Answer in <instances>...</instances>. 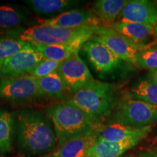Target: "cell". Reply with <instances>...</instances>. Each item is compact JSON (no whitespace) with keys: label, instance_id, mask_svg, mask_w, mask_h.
<instances>
[{"label":"cell","instance_id":"13","mask_svg":"<svg viewBox=\"0 0 157 157\" xmlns=\"http://www.w3.org/2000/svg\"><path fill=\"white\" fill-rule=\"evenodd\" d=\"M151 126L136 128L113 123L99 129L98 140L119 143L133 138L144 139L151 132Z\"/></svg>","mask_w":157,"mask_h":157},{"label":"cell","instance_id":"10","mask_svg":"<svg viewBox=\"0 0 157 157\" xmlns=\"http://www.w3.org/2000/svg\"><path fill=\"white\" fill-rule=\"evenodd\" d=\"M39 25H52L66 29H78L87 26H101V21L93 10L76 9L66 12L50 18L39 20Z\"/></svg>","mask_w":157,"mask_h":157},{"label":"cell","instance_id":"2","mask_svg":"<svg viewBox=\"0 0 157 157\" xmlns=\"http://www.w3.org/2000/svg\"><path fill=\"white\" fill-rule=\"evenodd\" d=\"M53 126L58 146L74 137L98 130V124L75 104L68 101L45 109Z\"/></svg>","mask_w":157,"mask_h":157},{"label":"cell","instance_id":"6","mask_svg":"<svg viewBox=\"0 0 157 157\" xmlns=\"http://www.w3.org/2000/svg\"><path fill=\"white\" fill-rule=\"evenodd\" d=\"M91 39L105 45L121 60L132 63H136L139 54L150 48V46L137 44L113 29L103 25L97 29Z\"/></svg>","mask_w":157,"mask_h":157},{"label":"cell","instance_id":"31","mask_svg":"<svg viewBox=\"0 0 157 157\" xmlns=\"http://www.w3.org/2000/svg\"><path fill=\"white\" fill-rule=\"evenodd\" d=\"M2 65L1 64V63H0V73H1V70H2Z\"/></svg>","mask_w":157,"mask_h":157},{"label":"cell","instance_id":"24","mask_svg":"<svg viewBox=\"0 0 157 157\" xmlns=\"http://www.w3.org/2000/svg\"><path fill=\"white\" fill-rule=\"evenodd\" d=\"M13 34L14 32L8 33L0 36V63L2 65L7 58L24 48L29 43L22 40L20 36H15Z\"/></svg>","mask_w":157,"mask_h":157},{"label":"cell","instance_id":"4","mask_svg":"<svg viewBox=\"0 0 157 157\" xmlns=\"http://www.w3.org/2000/svg\"><path fill=\"white\" fill-rule=\"evenodd\" d=\"M100 26L66 29L52 25H35L21 31L19 36L33 44H84L95 34Z\"/></svg>","mask_w":157,"mask_h":157},{"label":"cell","instance_id":"9","mask_svg":"<svg viewBox=\"0 0 157 157\" xmlns=\"http://www.w3.org/2000/svg\"><path fill=\"white\" fill-rule=\"evenodd\" d=\"M58 72L61 76L67 91L71 94L94 80L89 68L78 53L60 63Z\"/></svg>","mask_w":157,"mask_h":157},{"label":"cell","instance_id":"14","mask_svg":"<svg viewBox=\"0 0 157 157\" xmlns=\"http://www.w3.org/2000/svg\"><path fill=\"white\" fill-rule=\"evenodd\" d=\"M98 130L66 141L57 147L52 154L57 157H87L90 148L97 142Z\"/></svg>","mask_w":157,"mask_h":157},{"label":"cell","instance_id":"7","mask_svg":"<svg viewBox=\"0 0 157 157\" xmlns=\"http://www.w3.org/2000/svg\"><path fill=\"white\" fill-rule=\"evenodd\" d=\"M32 75L0 79V99L14 103H28L44 98Z\"/></svg>","mask_w":157,"mask_h":157},{"label":"cell","instance_id":"22","mask_svg":"<svg viewBox=\"0 0 157 157\" xmlns=\"http://www.w3.org/2000/svg\"><path fill=\"white\" fill-rule=\"evenodd\" d=\"M36 82L44 95L50 98L61 100L67 92L64 82L58 71L44 77L36 78Z\"/></svg>","mask_w":157,"mask_h":157},{"label":"cell","instance_id":"1","mask_svg":"<svg viewBox=\"0 0 157 157\" xmlns=\"http://www.w3.org/2000/svg\"><path fill=\"white\" fill-rule=\"evenodd\" d=\"M14 137L22 151L31 156L56 149L57 138L50 118L37 109H25L14 114Z\"/></svg>","mask_w":157,"mask_h":157},{"label":"cell","instance_id":"12","mask_svg":"<svg viewBox=\"0 0 157 157\" xmlns=\"http://www.w3.org/2000/svg\"><path fill=\"white\" fill-rule=\"evenodd\" d=\"M90 63L98 71L108 74L119 67L121 60L102 43L90 39L82 46Z\"/></svg>","mask_w":157,"mask_h":157},{"label":"cell","instance_id":"3","mask_svg":"<svg viewBox=\"0 0 157 157\" xmlns=\"http://www.w3.org/2000/svg\"><path fill=\"white\" fill-rule=\"evenodd\" d=\"M69 101L99 124L112 111L114 104L113 88L109 83L94 79L72 94Z\"/></svg>","mask_w":157,"mask_h":157},{"label":"cell","instance_id":"5","mask_svg":"<svg viewBox=\"0 0 157 157\" xmlns=\"http://www.w3.org/2000/svg\"><path fill=\"white\" fill-rule=\"evenodd\" d=\"M113 120L114 123L136 128L151 126L157 123V106L128 98L119 103Z\"/></svg>","mask_w":157,"mask_h":157},{"label":"cell","instance_id":"19","mask_svg":"<svg viewBox=\"0 0 157 157\" xmlns=\"http://www.w3.org/2000/svg\"><path fill=\"white\" fill-rule=\"evenodd\" d=\"M126 0H98L93 5V10L101 20L103 26L109 27L117 21Z\"/></svg>","mask_w":157,"mask_h":157},{"label":"cell","instance_id":"17","mask_svg":"<svg viewBox=\"0 0 157 157\" xmlns=\"http://www.w3.org/2000/svg\"><path fill=\"white\" fill-rule=\"evenodd\" d=\"M29 21L27 11L11 5H0V35L24 30Z\"/></svg>","mask_w":157,"mask_h":157},{"label":"cell","instance_id":"32","mask_svg":"<svg viewBox=\"0 0 157 157\" xmlns=\"http://www.w3.org/2000/svg\"><path fill=\"white\" fill-rule=\"evenodd\" d=\"M126 157H133V156H126Z\"/></svg>","mask_w":157,"mask_h":157},{"label":"cell","instance_id":"8","mask_svg":"<svg viewBox=\"0 0 157 157\" xmlns=\"http://www.w3.org/2000/svg\"><path fill=\"white\" fill-rule=\"evenodd\" d=\"M44 59L34 45L28 43L20 52L4 62L0 73V79L31 75L35 67Z\"/></svg>","mask_w":157,"mask_h":157},{"label":"cell","instance_id":"18","mask_svg":"<svg viewBox=\"0 0 157 157\" xmlns=\"http://www.w3.org/2000/svg\"><path fill=\"white\" fill-rule=\"evenodd\" d=\"M142 138H133L119 143L97 140L90 148L87 157H120L124 153L136 145Z\"/></svg>","mask_w":157,"mask_h":157},{"label":"cell","instance_id":"27","mask_svg":"<svg viewBox=\"0 0 157 157\" xmlns=\"http://www.w3.org/2000/svg\"><path fill=\"white\" fill-rule=\"evenodd\" d=\"M137 157H157V151L146 150L143 151L138 154Z\"/></svg>","mask_w":157,"mask_h":157},{"label":"cell","instance_id":"28","mask_svg":"<svg viewBox=\"0 0 157 157\" xmlns=\"http://www.w3.org/2000/svg\"><path fill=\"white\" fill-rule=\"evenodd\" d=\"M148 78L157 84V69L149 71Z\"/></svg>","mask_w":157,"mask_h":157},{"label":"cell","instance_id":"16","mask_svg":"<svg viewBox=\"0 0 157 157\" xmlns=\"http://www.w3.org/2000/svg\"><path fill=\"white\" fill-rule=\"evenodd\" d=\"M24 2L31 10L40 15H54L78 9L84 2L78 0H27Z\"/></svg>","mask_w":157,"mask_h":157},{"label":"cell","instance_id":"30","mask_svg":"<svg viewBox=\"0 0 157 157\" xmlns=\"http://www.w3.org/2000/svg\"><path fill=\"white\" fill-rule=\"evenodd\" d=\"M155 34H156V38L157 39V24L155 25Z\"/></svg>","mask_w":157,"mask_h":157},{"label":"cell","instance_id":"21","mask_svg":"<svg viewBox=\"0 0 157 157\" xmlns=\"http://www.w3.org/2000/svg\"><path fill=\"white\" fill-rule=\"evenodd\" d=\"M15 117L5 107L0 105V153L5 154L12 148L14 137Z\"/></svg>","mask_w":157,"mask_h":157},{"label":"cell","instance_id":"25","mask_svg":"<svg viewBox=\"0 0 157 157\" xmlns=\"http://www.w3.org/2000/svg\"><path fill=\"white\" fill-rule=\"evenodd\" d=\"M136 64L144 69H157V45L142 51L137 57Z\"/></svg>","mask_w":157,"mask_h":157},{"label":"cell","instance_id":"23","mask_svg":"<svg viewBox=\"0 0 157 157\" xmlns=\"http://www.w3.org/2000/svg\"><path fill=\"white\" fill-rule=\"evenodd\" d=\"M129 98L140 100L157 106V84L150 80L143 79L129 92Z\"/></svg>","mask_w":157,"mask_h":157},{"label":"cell","instance_id":"15","mask_svg":"<svg viewBox=\"0 0 157 157\" xmlns=\"http://www.w3.org/2000/svg\"><path fill=\"white\" fill-rule=\"evenodd\" d=\"M108 28L113 29L116 32L127 37L137 44L150 47L154 46L150 44L153 37L156 36L155 26L153 25L116 21Z\"/></svg>","mask_w":157,"mask_h":157},{"label":"cell","instance_id":"20","mask_svg":"<svg viewBox=\"0 0 157 157\" xmlns=\"http://www.w3.org/2000/svg\"><path fill=\"white\" fill-rule=\"evenodd\" d=\"M34 48L45 59L61 63L74 55L78 53L84 44H33Z\"/></svg>","mask_w":157,"mask_h":157},{"label":"cell","instance_id":"11","mask_svg":"<svg viewBox=\"0 0 157 157\" xmlns=\"http://www.w3.org/2000/svg\"><path fill=\"white\" fill-rule=\"evenodd\" d=\"M117 21L155 26L157 24V5L148 0L127 1Z\"/></svg>","mask_w":157,"mask_h":157},{"label":"cell","instance_id":"26","mask_svg":"<svg viewBox=\"0 0 157 157\" xmlns=\"http://www.w3.org/2000/svg\"><path fill=\"white\" fill-rule=\"evenodd\" d=\"M60 63L55 60L44 59L41 61L31 72V75L36 78H42L58 71Z\"/></svg>","mask_w":157,"mask_h":157},{"label":"cell","instance_id":"29","mask_svg":"<svg viewBox=\"0 0 157 157\" xmlns=\"http://www.w3.org/2000/svg\"><path fill=\"white\" fill-rule=\"evenodd\" d=\"M41 157H57V156H55L53 154H48V155H44V156Z\"/></svg>","mask_w":157,"mask_h":157}]
</instances>
